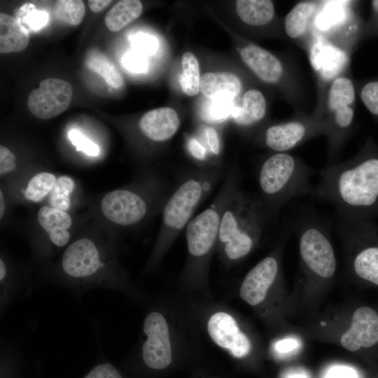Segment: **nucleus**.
Segmentation results:
<instances>
[{"mask_svg": "<svg viewBox=\"0 0 378 378\" xmlns=\"http://www.w3.org/2000/svg\"><path fill=\"white\" fill-rule=\"evenodd\" d=\"M312 195L333 206L337 216L359 220L378 204V154L364 151L323 167Z\"/></svg>", "mask_w": 378, "mask_h": 378, "instance_id": "1", "label": "nucleus"}, {"mask_svg": "<svg viewBox=\"0 0 378 378\" xmlns=\"http://www.w3.org/2000/svg\"><path fill=\"white\" fill-rule=\"evenodd\" d=\"M105 256L90 239L73 241L60 260V283L79 294L94 288L130 291L125 278Z\"/></svg>", "mask_w": 378, "mask_h": 378, "instance_id": "2", "label": "nucleus"}, {"mask_svg": "<svg viewBox=\"0 0 378 378\" xmlns=\"http://www.w3.org/2000/svg\"><path fill=\"white\" fill-rule=\"evenodd\" d=\"M267 213L261 200L237 189L225 206L218 243L225 258L239 260L250 253L259 240Z\"/></svg>", "mask_w": 378, "mask_h": 378, "instance_id": "3", "label": "nucleus"}, {"mask_svg": "<svg viewBox=\"0 0 378 378\" xmlns=\"http://www.w3.org/2000/svg\"><path fill=\"white\" fill-rule=\"evenodd\" d=\"M313 173L302 160L288 153H275L266 158L257 178L267 215L277 213L294 198L312 195Z\"/></svg>", "mask_w": 378, "mask_h": 378, "instance_id": "4", "label": "nucleus"}, {"mask_svg": "<svg viewBox=\"0 0 378 378\" xmlns=\"http://www.w3.org/2000/svg\"><path fill=\"white\" fill-rule=\"evenodd\" d=\"M223 171L216 169L193 171L174 189L162 212L161 242L166 245L186 228L200 204L209 196Z\"/></svg>", "mask_w": 378, "mask_h": 378, "instance_id": "5", "label": "nucleus"}, {"mask_svg": "<svg viewBox=\"0 0 378 378\" xmlns=\"http://www.w3.org/2000/svg\"><path fill=\"white\" fill-rule=\"evenodd\" d=\"M300 254L306 267L316 276L329 279L336 270V258L325 224L308 217L297 225Z\"/></svg>", "mask_w": 378, "mask_h": 378, "instance_id": "6", "label": "nucleus"}, {"mask_svg": "<svg viewBox=\"0 0 378 378\" xmlns=\"http://www.w3.org/2000/svg\"><path fill=\"white\" fill-rule=\"evenodd\" d=\"M355 89L351 79L339 76L332 82L328 94V106L333 113L328 125L330 155L335 158L351 127L354 111Z\"/></svg>", "mask_w": 378, "mask_h": 378, "instance_id": "7", "label": "nucleus"}, {"mask_svg": "<svg viewBox=\"0 0 378 378\" xmlns=\"http://www.w3.org/2000/svg\"><path fill=\"white\" fill-rule=\"evenodd\" d=\"M146 339L141 346L144 364L152 370H162L172 363V346L169 329L164 316L158 311H151L143 323Z\"/></svg>", "mask_w": 378, "mask_h": 378, "instance_id": "8", "label": "nucleus"}, {"mask_svg": "<svg viewBox=\"0 0 378 378\" xmlns=\"http://www.w3.org/2000/svg\"><path fill=\"white\" fill-rule=\"evenodd\" d=\"M72 96L73 88L69 82L49 78L43 80L38 88L29 93L27 104L34 116L47 120L66 111Z\"/></svg>", "mask_w": 378, "mask_h": 378, "instance_id": "9", "label": "nucleus"}, {"mask_svg": "<svg viewBox=\"0 0 378 378\" xmlns=\"http://www.w3.org/2000/svg\"><path fill=\"white\" fill-rule=\"evenodd\" d=\"M101 207L108 219L123 226L141 221L148 209L146 200L140 194L127 189H118L106 194Z\"/></svg>", "mask_w": 378, "mask_h": 378, "instance_id": "10", "label": "nucleus"}, {"mask_svg": "<svg viewBox=\"0 0 378 378\" xmlns=\"http://www.w3.org/2000/svg\"><path fill=\"white\" fill-rule=\"evenodd\" d=\"M325 127L303 120H290L270 126L265 132L264 141L275 153H287L304 140L320 132Z\"/></svg>", "mask_w": 378, "mask_h": 378, "instance_id": "11", "label": "nucleus"}, {"mask_svg": "<svg viewBox=\"0 0 378 378\" xmlns=\"http://www.w3.org/2000/svg\"><path fill=\"white\" fill-rule=\"evenodd\" d=\"M207 330L218 346L228 349L237 358L244 357L251 351L249 339L239 330L234 318L226 312H218L211 315L207 322Z\"/></svg>", "mask_w": 378, "mask_h": 378, "instance_id": "12", "label": "nucleus"}, {"mask_svg": "<svg viewBox=\"0 0 378 378\" xmlns=\"http://www.w3.org/2000/svg\"><path fill=\"white\" fill-rule=\"evenodd\" d=\"M279 269V262L274 256L260 260L247 273L241 284L239 290L241 299L252 306L262 302L278 275Z\"/></svg>", "mask_w": 378, "mask_h": 378, "instance_id": "13", "label": "nucleus"}, {"mask_svg": "<svg viewBox=\"0 0 378 378\" xmlns=\"http://www.w3.org/2000/svg\"><path fill=\"white\" fill-rule=\"evenodd\" d=\"M378 342V314L372 308L361 307L354 313L350 328L342 335V346L351 351L370 347Z\"/></svg>", "mask_w": 378, "mask_h": 378, "instance_id": "14", "label": "nucleus"}, {"mask_svg": "<svg viewBox=\"0 0 378 378\" xmlns=\"http://www.w3.org/2000/svg\"><path fill=\"white\" fill-rule=\"evenodd\" d=\"M179 126L180 119L176 111L169 107L149 111L139 121L141 132L149 139L157 142L171 139Z\"/></svg>", "mask_w": 378, "mask_h": 378, "instance_id": "15", "label": "nucleus"}, {"mask_svg": "<svg viewBox=\"0 0 378 378\" xmlns=\"http://www.w3.org/2000/svg\"><path fill=\"white\" fill-rule=\"evenodd\" d=\"M240 55L247 66L263 81L274 83L283 74L280 61L265 49L248 45L240 50Z\"/></svg>", "mask_w": 378, "mask_h": 378, "instance_id": "16", "label": "nucleus"}, {"mask_svg": "<svg viewBox=\"0 0 378 378\" xmlns=\"http://www.w3.org/2000/svg\"><path fill=\"white\" fill-rule=\"evenodd\" d=\"M241 90L240 79L232 73L208 72L200 78V91L209 99H234Z\"/></svg>", "mask_w": 378, "mask_h": 378, "instance_id": "17", "label": "nucleus"}, {"mask_svg": "<svg viewBox=\"0 0 378 378\" xmlns=\"http://www.w3.org/2000/svg\"><path fill=\"white\" fill-rule=\"evenodd\" d=\"M37 218L52 245L63 247L69 243L70 234L68 229L72 220L66 211L44 206L39 209Z\"/></svg>", "mask_w": 378, "mask_h": 378, "instance_id": "18", "label": "nucleus"}, {"mask_svg": "<svg viewBox=\"0 0 378 378\" xmlns=\"http://www.w3.org/2000/svg\"><path fill=\"white\" fill-rule=\"evenodd\" d=\"M29 42L28 31L13 16L0 13V52H18Z\"/></svg>", "mask_w": 378, "mask_h": 378, "instance_id": "19", "label": "nucleus"}, {"mask_svg": "<svg viewBox=\"0 0 378 378\" xmlns=\"http://www.w3.org/2000/svg\"><path fill=\"white\" fill-rule=\"evenodd\" d=\"M266 107L263 94L255 89L249 90L244 94L241 106H236L232 118L240 126H251L264 118Z\"/></svg>", "mask_w": 378, "mask_h": 378, "instance_id": "20", "label": "nucleus"}, {"mask_svg": "<svg viewBox=\"0 0 378 378\" xmlns=\"http://www.w3.org/2000/svg\"><path fill=\"white\" fill-rule=\"evenodd\" d=\"M236 10L243 22L254 26L268 23L274 15V4L270 0H238Z\"/></svg>", "mask_w": 378, "mask_h": 378, "instance_id": "21", "label": "nucleus"}, {"mask_svg": "<svg viewBox=\"0 0 378 378\" xmlns=\"http://www.w3.org/2000/svg\"><path fill=\"white\" fill-rule=\"evenodd\" d=\"M311 60L314 69L327 78L333 77L344 61L340 50L323 43H317L314 46Z\"/></svg>", "mask_w": 378, "mask_h": 378, "instance_id": "22", "label": "nucleus"}, {"mask_svg": "<svg viewBox=\"0 0 378 378\" xmlns=\"http://www.w3.org/2000/svg\"><path fill=\"white\" fill-rule=\"evenodd\" d=\"M143 6L139 0H122L116 3L104 18L106 27L118 31L137 18L142 13Z\"/></svg>", "mask_w": 378, "mask_h": 378, "instance_id": "23", "label": "nucleus"}, {"mask_svg": "<svg viewBox=\"0 0 378 378\" xmlns=\"http://www.w3.org/2000/svg\"><path fill=\"white\" fill-rule=\"evenodd\" d=\"M316 9V5L313 2L302 1L297 4L285 18V30L287 35L291 38L302 36L306 32Z\"/></svg>", "mask_w": 378, "mask_h": 378, "instance_id": "24", "label": "nucleus"}, {"mask_svg": "<svg viewBox=\"0 0 378 378\" xmlns=\"http://www.w3.org/2000/svg\"><path fill=\"white\" fill-rule=\"evenodd\" d=\"M353 270L360 278L378 285V246H368L354 258Z\"/></svg>", "mask_w": 378, "mask_h": 378, "instance_id": "25", "label": "nucleus"}, {"mask_svg": "<svg viewBox=\"0 0 378 378\" xmlns=\"http://www.w3.org/2000/svg\"><path fill=\"white\" fill-rule=\"evenodd\" d=\"M87 66L104 78L112 88L119 89L123 85L121 74L111 62L99 52L89 55Z\"/></svg>", "mask_w": 378, "mask_h": 378, "instance_id": "26", "label": "nucleus"}, {"mask_svg": "<svg viewBox=\"0 0 378 378\" xmlns=\"http://www.w3.org/2000/svg\"><path fill=\"white\" fill-rule=\"evenodd\" d=\"M183 73L179 83L183 92L188 96L198 94L200 90L199 64L196 57L190 52L183 54L181 60Z\"/></svg>", "mask_w": 378, "mask_h": 378, "instance_id": "27", "label": "nucleus"}, {"mask_svg": "<svg viewBox=\"0 0 378 378\" xmlns=\"http://www.w3.org/2000/svg\"><path fill=\"white\" fill-rule=\"evenodd\" d=\"M236 107L232 99H209L201 110L202 118L209 124H219L232 118Z\"/></svg>", "mask_w": 378, "mask_h": 378, "instance_id": "28", "label": "nucleus"}, {"mask_svg": "<svg viewBox=\"0 0 378 378\" xmlns=\"http://www.w3.org/2000/svg\"><path fill=\"white\" fill-rule=\"evenodd\" d=\"M85 7L80 0H59L54 8L57 20L70 25L79 24L85 15Z\"/></svg>", "mask_w": 378, "mask_h": 378, "instance_id": "29", "label": "nucleus"}, {"mask_svg": "<svg viewBox=\"0 0 378 378\" xmlns=\"http://www.w3.org/2000/svg\"><path fill=\"white\" fill-rule=\"evenodd\" d=\"M27 30L36 31L45 27L49 21V15L45 10H39L36 6L27 3L19 8L15 17Z\"/></svg>", "mask_w": 378, "mask_h": 378, "instance_id": "30", "label": "nucleus"}, {"mask_svg": "<svg viewBox=\"0 0 378 378\" xmlns=\"http://www.w3.org/2000/svg\"><path fill=\"white\" fill-rule=\"evenodd\" d=\"M55 176L48 172H41L35 175L29 182L24 192L27 200L37 202L50 192L55 183Z\"/></svg>", "mask_w": 378, "mask_h": 378, "instance_id": "31", "label": "nucleus"}, {"mask_svg": "<svg viewBox=\"0 0 378 378\" xmlns=\"http://www.w3.org/2000/svg\"><path fill=\"white\" fill-rule=\"evenodd\" d=\"M74 188V182L69 176H60L56 180L50 194V204L61 211H67L70 206V194Z\"/></svg>", "mask_w": 378, "mask_h": 378, "instance_id": "32", "label": "nucleus"}, {"mask_svg": "<svg viewBox=\"0 0 378 378\" xmlns=\"http://www.w3.org/2000/svg\"><path fill=\"white\" fill-rule=\"evenodd\" d=\"M360 97L368 111L378 118V79L365 83L361 87Z\"/></svg>", "mask_w": 378, "mask_h": 378, "instance_id": "33", "label": "nucleus"}, {"mask_svg": "<svg viewBox=\"0 0 378 378\" xmlns=\"http://www.w3.org/2000/svg\"><path fill=\"white\" fill-rule=\"evenodd\" d=\"M130 41L134 50L146 56L153 55L158 50V39L152 35L138 33L132 36Z\"/></svg>", "mask_w": 378, "mask_h": 378, "instance_id": "34", "label": "nucleus"}, {"mask_svg": "<svg viewBox=\"0 0 378 378\" xmlns=\"http://www.w3.org/2000/svg\"><path fill=\"white\" fill-rule=\"evenodd\" d=\"M339 4H331L318 15L316 23L319 29L326 30L340 22L342 10Z\"/></svg>", "mask_w": 378, "mask_h": 378, "instance_id": "35", "label": "nucleus"}, {"mask_svg": "<svg viewBox=\"0 0 378 378\" xmlns=\"http://www.w3.org/2000/svg\"><path fill=\"white\" fill-rule=\"evenodd\" d=\"M69 138L72 144L76 147L78 151L80 150L90 156H97L99 155V146L86 138L80 131L71 130L69 132Z\"/></svg>", "mask_w": 378, "mask_h": 378, "instance_id": "36", "label": "nucleus"}, {"mask_svg": "<svg viewBox=\"0 0 378 378\" xmlns=\"http://www.w3.org/2000/svg\"><path fill=\"white\" fill-rule=\"evenodd\" d=\"M122 66L133 73H144L148 69L146 56L135 50L127 52L122 59Z\"/></svg>", "mask_w": 378, "mask_h": 378, "instance_id": "37", "label": "nucleus"}, {"mask_svg": "<svg viewBox=\"0 0 378 378\" xmlns=\"http://www.w3.org/2000/svg\"><path fill=\"white\" fill-rule=\"evenodd\" d=\"M83 378H123V376L112 363L102 361L96 364Z\"/></svg>", "mask_w": 378, "mask_h": 378, "instance_id": "38", "label": "nucleus"}, {"mask_svg": "<svg viewBox=\"0 0 378 378\" xmlns=\"http://www.w3.org/2000/svg\"><path fill=\"white\" fill-rule=\"evenodd\" d=\"M15 156L10 149L6 146H0V174L5 175L15 169Z\"/></svg>", "mask_w": 378, "mask_h": 378, "instance_id": "39", "label": "nucleus"}, {"mask_svg": "<svg viewBox=\"0 0 378 378\" xmlns=\"http://www.w3.org/2000/svg\"><path fill=\"white\" fill-rule=\"evenodd\" d=\"M188 150L190 154L200 161H204L206 158V149L204 145L196 138L190 137L187 143Z\"/></svg>", "mask_w": 378, "mask_h": 378, "instance_id": "40", "label": "nucleus"}, {"mask_svg": "<svg viewBox=\"0 0 378 378\" xmlns=\"http://www.w3.org/2000/svg\"><path fill=\"white\" fill-rule=\"evenodd\" d=\"M206 144L214 155H218L220 150V142L217 131L212 127H206L204 130Z\"/></svg>", "mask_w": 378, "mask_h": 378, "instance_id": "41", "label": "nucleus"}, {"mask_svg": "<svg viewBox=\"0 0 378 378\" xmlns=\"http://www.w3.org/2000/svg\"><path fill=\"white\" fill-rule=\"evenodd\" d=\"M372 15L368 27V34H378V0L371 1Z\"/></svg>", "mask_w": 378, "mask_h": 378, "instance_id": "42", "label": "nucleus"}, {"mask_svg": "<svg viewBox=\"0 0 378 378\" xmlns=\"http://www.w3.org/2000/svg\"><path fill=\"white\" fill-rule=\"evenodd\" d=\"M274 346L279 353H289L298 346V342L296 340L288 338L277 342Z\"/></svg>", "mask_w": 378, "mask_h": 378, "instance_id": "43", "label": "nucleus"}, {"mask_svg": "<svg viewBox=\"0 0 378 378\" xmlns=\"http://www.w3.org/2000/svg\"><path fill=\"white\" fill-rule=\"evenodd\" d=\"M327 378H356V376L351 369L339 368L332 370Z\"/></svg>", "mask_w": 378, "mask_h": 378, "instance_id": "44", "label": "nucleus"}, {"mask_svg": "<svg viewBox=\"0 0 378 378\" xmlns=\"http://www.w3.org/2000/svg\"><path fill=\"white\" fill-rule=\"evenodd\" d=\"M111 2V0H89L88 4L92 11L97 13L107 7Z\"/></svg>", "mask_w": 378, "mask_h": 378, "instance_id": "45", "label": "nucleus"}, {"mask_svg": "<svg viewBox=\"0 0 378 378\" xmlns=\"http://www.w3.org/2000/svg\"><path fill=\"white\" fill-rule=\"evenodd\" d=\"M0 203H1L0 217L2 218L4 212V202L3 193L1 190L0 191Z\"/></svg>", "mask_w": 378, "mask_h": 378, "instance_id": "46", "label": "nucleus"}, {"mask_svg": "<svg viewBox=\"0 0 378 378\" xmlns=\"http://www.w3.org/2000/svg\"><path fill=\"white\" fill-rule=\"evenodd\" d=\"M288 378H307V376L302 373H293L289 374Z\"/></svg>", "mask_w": 378, "mask_h": 378, "instance_id": "47", "label": "nucleus"}]
</instances>
